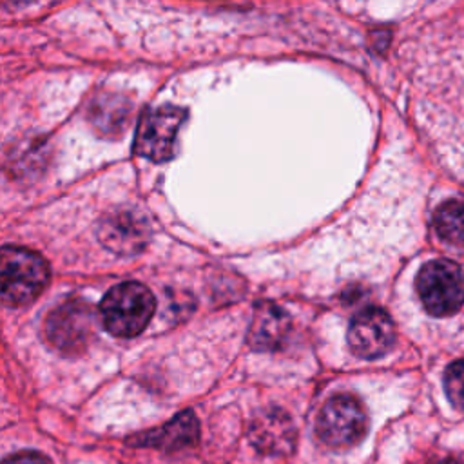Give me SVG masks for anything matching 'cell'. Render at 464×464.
Returning a JSON list of instances; mask_svg holds the SVG:
<instances>
[{
  "label": "cell",
  "instance_id": "1",
  "mask_svg": "<svg viewBox=\"0 0 464 464\" xmlns=\"http://www.w3.org/2000/svg\"><path fill=\"white\" fill-rule=\"evenodd\" d=\"M156 310L152 292L136 281H125L112 286L100 304V315L105 330L118 337L138 335L150 321Z\"/></svg>",
  "mask_w": 464,
  "mask_h": 464
},
{
  "label": "cell",
  "instance_id": "14",
  "mask_svg": "<svg viewBox=\"0 0 464 464\" xmlns=\"http://www.w3.org/2000/svg\"><path fill=\"white\" fill-rule=\"evenodd\" d=\"M444 390L450 402L464 411V359L453 361L444 372Z\"/></svg>",
  "mask_w": 464,
  "mask_h": 464
},
{
  "label": "cell",
  "instance_id": "11",
  "mask_svg": "<svg viewBox=\"0 0 464 464\" xmlns=\"http://www.w3.org/2000/svg\"><path fill=\"white\" fill-rule=\"evenodd\" d=\"M290 332V317L272 303H259L250 326V344L256 350H279Z\"/></svg>",
  "mask_w": 464,
  "mask_h": 464
},
{
  "label": "cell",
  "instance_id": "5",
  "mask_svg": "<svg viewBox=\"0 0 464 464\" xmlns=\"http://www.w3.org/2000/svg\"><path fill=\"white\" fill-rule=\"evenodd\" d=\"M94 308L83 299H67L47 314L44 334L56 350L72 355L87 348L94 335Z\"/></svg>",
  "mask_w": 464,
  "mask_h": 464
},
{
  "label": "cell",
  "instance_id": "12",
  "mask_svg": "<svg viewBox=\"0 0 464 464\" xmlns=\"http://www.w3.org/2000/svg\"><path fill=\"white\" fill-rule=\"evenodd\" d=\"M130 103L118 94H102L94 100L91 120L100 132H120L129 118Z\"/></svg>",
  "mask_w": 464,
  "mask_h": 464
},
{
  "label": "cell",
  "instance_id": "2",
  "mask_svg": "<svg viewBox=\"0 0 464 464\" xmlns=\"http://www.w3.org/2000/svg\"><path fill=\"white\" fill-rule=\"evenodd\" d=\"M0 276L4 304L24 306L47 286L49 265L33 250L7 245L2 248Z\"/></svg>",
  "mask_w": 464,
  "mask_h": 464
},
{
  "label": "cell",
  "instance_id": "8",
  "mask_svg": "<svg viewBox=\"0 0 464 464\" xmlns=\"http://www.w3.org/2000/svg\"><path fill=\"white\" fill-rule=\"evenodd\" d=\"M248 439L263 455H288L295 446V428L288 413L270 408L252 419Z\"/></svg>",
  "mask_w": 464,
  "mask_h": 464
},
{
  "label": "cell",
  "instance_id": "6",
  "mask_svg": "<svg viewBox=\"0 0 464 464\" xmlns=\"http://www.w3.org/2000/svg\"><path fill=\"white\" fill-rule=\"evenodd\" d=\"M185 116L187 112L174 105H161L147 111L138 125L136 152L152 161L169 160L174 152V140Z\"/></svg>",
  "mask_w": 464,
  "mask_h": 464
},
{
  "label": "cell",
  "instance_id": "16",
  "mask_svg": "<svg viewBox=\"0 0 464 464\" xmlns=\"http://www.w3.org/2000/svg\"><path fill=\"white\" fill-rule=\"evenodd\" d=\"M437 464H457V462L451 460V459H448V460H440V462H437Z\"/></svg>",
  "mask_w": 464,
  "mask_h": 464
},
{
  "label": "cell",
  "instance_id": "7",
  "mask_svg": "<svg viewBox=\"0 0 464 464\" xmlns=\"http://www.w3.org/2000/svg\"><path fill=\"white\" fill-rule=\"evenodd\" d=\"M395 341V326L388 312L368 306L353 315L348 328V344L362 359L384 355Z\"/></svg>",
  "mask_w": 464,
  "mask_h": 464
},
{
  "label": "cell",
  "instance_id": "15",
  "mask_svg": "<svg viewBox=\"0 0 464 464\" xmlns=\"http://www.w3.org/2000/svg\"><path fill=\"white\" fill-rule=\"evenodd\" d=\"M2 464H53V462L38 451H18L5 457Z\"/></svg>",
  "mask_w": 464,
  "mask_h": 464
},
{
  "label": "cell",
  "instance_id": "3",
  "mask_svg": "<svg viewBox=\"0 0 464 464\" xmlns=\"http://www.w3.org/2000/svg\"><path fill=\"white\" fill-rule=\"evenodd\" d=\"M368 430V415L362 402L350 393L330 397L319 410L315 433L319 440L334 450L361 442Z\"/></svg>",
  "mask_w": 464,
  "mask_h": 464
},
{
  "label": "cell",
  "instance_id": "13",
  "mask_svg": "<svg viewBox=\"0 0 464 464\" xmlns=\"http://www.w3.org/2000/svg\"><path fill=\"white\" fill-rule=\"evenodd\" d=\"M437 234L457 246H464V201H446L433 214Z\"/></svg>",
  "mask_w": 464,
  "mask_h": 464
},
{
  "label": "cell",
  "instance_id": "10",
  "mask_svg": "<svg viewBox=\"0 0 464 464\" xmlns=\"http://www.w3.org/2000/svg\"><path fill=\"white\" fill-rule=\"evenodd\" d=\"M149 228L143 218L120 212L107 218L100 227V241L118 254H134L147 243Z\"/></svg>",
  "mask_w": 464,
  "mask_h": 464
},
{
  "label": "cell",
  "instance_id": "9",
  "mask_svg": "<svg viewBox=\"0 0 464 464\" xmlns=\"http://www.w3.org/2000/svg\"><path fill=\"white\" fill-rule=\"evenodd\" d=\"M199 439V422L192 411H181L161 428L138 433L129 439L130 446L156 448L161 451H178L194 446Z\"/></svg>",
  "mask_w": 464,
  "mask_h": 464
},
{
  "label": "cell",
  "instance_id": "4",
  "mask_svg": "<svg viewBox=\"0 0 464 464\" xmlns=\"http://www.w3.org/2000/svg\"><path fill=\"white\" fill-rule=\"evenodd\" d=\"M415 286L424 308L435 317L451 315L464 303V272L453 261L435 259L426 263Z\"/></svg>",
  "mask_w": 464,
  "mask_h": 464
}]
</instances>
